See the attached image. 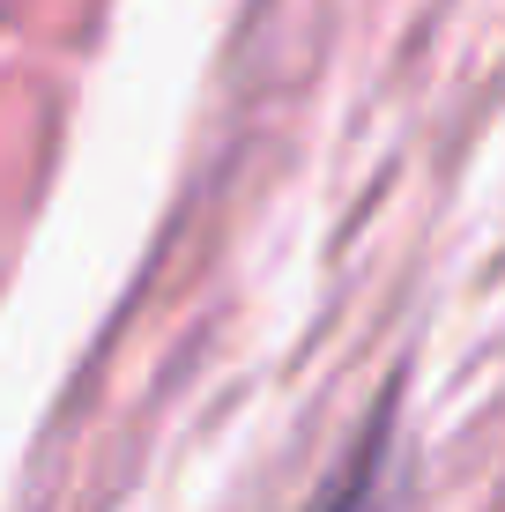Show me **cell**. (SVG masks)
I'll return each instance as SVG.
<instances>
[{
  "mask_svg": "<svg viewBox=\"0 0 505 512\" xmlns=\"http://www.w3.org/2000/svg\"><path fill=\"white\" fill-rule=\"evenodd\" d=\"M335 512H372V505H364V490H350V498H342Z\"/></svg>",
  "mask_w": 505,
  "mask_h": 512,
  "instance_id": "cell-1",
  "label": "cell"
}]
</instances>
